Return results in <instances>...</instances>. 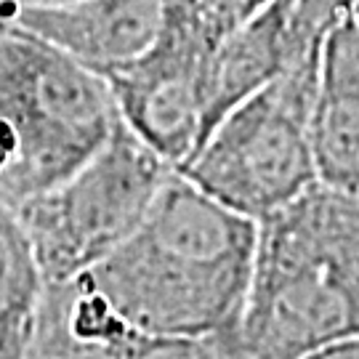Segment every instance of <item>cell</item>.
Returning a JSON list of instances; mask_svg holds the SVG:
<instances>
[{"mask_svg": "<svg viewBox=\"0 0 359 359\" xmlns=\"http://www.w3.org/2000/svg\"><path fill=\"white\" fill-rule=\"evenodd\" d=\"M271 0H194V8L200 13V22L205 27L213 43L224 40L248 19H253Z\"/></svg>", "mask_w": 359, "mask_h": 359, "instance_id": "obj_11", "label": "cell"}, {"mask_svg": "<svg viewBox=\"0 0 359 359\" xmlns=\"http://www.w3.org/2000/svg\"><path fill=\"white\" fill-rule=\"evenodd\" d=\"M258 221L173 170L139 229L83 277L147 335H237L250 293Z\"/></svg>", "mask_w": 359, "mask_h": 359, "instance_id": "obj_1", "label": "cell"}, {"mask_svg": "<svg viewBox=\"0 0 359 359\" xmlns=\"http://www.w3.org/2000/svg\"><path fill=\"white\" fill-rule=\"evenodd\" d=\"M27 3H56V0H0V8L3 6H27Z\"/></svg>", "mask_w": 359, "mask_h": 359, "instance_id": "obj_13", "label": "cell"}, {"mask_svg": "<svg viewBox=\"0 0 359 359\" xmlns=\"http://www.w3.org/2000/svg\"><path fill=\"white\" fill-rule=\"evenodd\" d=\"M109 86L0 19V200L19 208L72 176L115 128Z\"/></svg>", "mask_w": 359, "mask_h": 359, "instance_id": "obj_3", "label": "cell"}, {"mask_svg": "<svg viewBox=\"0 0 359 359\" xmlns=\"http://www.w3.org/2000/svg\"><path fill=\"white\" fill-rule=\"evenodd\" d=\"M46 287L22 218L0 200V359L27 357Z\"/></svg>", "mask_w": 359, "mask_h": 359, "instance_id": "obj_10", "label": "cell"}, {"mask_svg": "<svg viewBox=\"0 0 359 359\" xmlns=\"http://www.w3.org/2000/svg\"><path fill=\"white\" fill-rule=\"evenodd\" d=\"M301 359H359V335L346 338V341H335L330 346H322Z\"/></svg>", "mask_w": 359, "mask_h": 359, "instance_id": "obj_12", "label": "cell"}, {"mask_svg": "<svg viewBox=\"0 0 359 359\" xmlns=\"http://www.w3.org/2000/svg\"><path fill=\"white\" fill-rule=\"evenodd\" d=\"M359 335V197L325 184L258 221L237 341L248 359H301Z\"/></svg>", "mask_w": 359, "mask_h": 359, "instance_id": "obj_2", "label": "cell"}, {"mask_svg": "<svg viewBox=\"0 0 359 359\" xmlns=\"http://www.w3.org/2000/svg\"><path fill=\"white\" fill-rule=\"evenodd\" d=\"M290 11L293 0H271L253 19L213 46L205 65L208 136L237 104L295 62Z\"/></svg>", "mask_w": 359, "mask_h": 359, "instance_id": "obj_9", "label": "cell"}, {"mask_svg": "<svg viewBox=\"0 0 359 359\" xmlns=\"http://www.w3.org/2000/svg\"><path fill=\"white\" fill-rule=\"evenodd\" d=\"M322 51L304 56L218 123L176 168L231 210L264 221L317 184L311 112Z\"/></svg>", "mask_w": 359, "mask_h": 359, "instance_id": "obj_4", "label": "cell"}, {"mask_svg": "<svg viewBox=\"0 0 359 359\" xmlns=\"http://www.w3.org/2000/svg\"><path fill=\"white\" fill-rule=\"evenodd\" d=\"M351 19L357 22V27H359V0L354 3V8H351Z\"/></svg>", "mask_w": 359, "mask_h": 359, "instance_id": "obj_14", "label": "cell"}, {"mask_svg": "<svg viewBox=\"0 0 359 359\" xmlns=\"http://www.w3.org/2000/svg\"><path fill=\"white\" fill-rule=\"evenodd\" d=\"M213 46L194 0H170L157 43L139 62L104 77L123 123L173 168L208 136L205 65Z\"/></svg>", "mask_w": 359, "mask_h": 359, "instance_id": "obj_6", "label": "cell"}, {"mask_svg": "<svg viewBox=\"0 0 359 359\" xmlns=\"http://www.w3.org/2000/svg\"><path fill=\"white\" fill-rule=\"evenodd\" d=\"M176 168L117 117L72 176L16 208L48 285L83 277L139 229Z\"/></svg>", "mask_w": 359, "mask_h": 359, "instance_id": "obj_5", "label": "cell"}, {"mask_svg": "<svg viewBox=\"0 0 359 359\" xmlns=\"http://www.w3.org/2000/svg\"><path fill=\"white\" fill-rule=\"evenodd\" d=\"M170 0H56L3 6L0 19L22 27L93 75H115L152 48Z\"/></svg>", "mask_w": 359, "mask_h": 359, "instance_id": "obj_7", "label": "cell"}, {"mask_svg": "<svg viewBox=\"0 0 359 359\" xmlns=\"http://www.w3.org/2000/svg\"><path fill=\"white\" fill-rule=\"evenodd\" d=\"M311 144L320 184L359 197V27L351 16L322 46Z\"/></svg>", "mask_w": 359, "mask_h": 359, "instance_id": "obj_8", "label": "cell"}]
</instances>
